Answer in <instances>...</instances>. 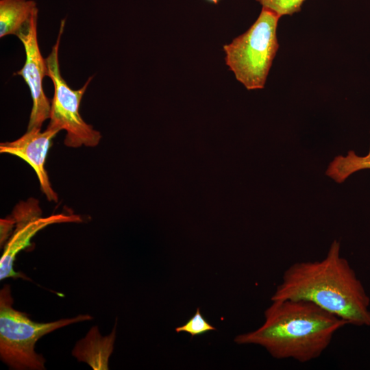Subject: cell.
<instances>
[{
    "label": "cell",
    "instance_id": "obj_1",
    "mask_svg": "<svg viewBox=\"0 0 370 370\" xmlns=\"http://www.w3.org/2000/svg\"><path fill=\"white\" fill-rule=\"evenodd\" d=\"M340 249V243L334 241L321 260L291 264L271 300L310 301L347 324L370 326V298Z\"/></svg>",
    "mask_w": 370,
    "mask_h": 370
},
{
    "label": "cell",
    "instance_id": "obj_2",
    "mask_svg": "<svg viewBox=\"0 0 370 370\" xmlns=\"http://www.w3.org/2000/svg\"><path fill=\"white\" fill-rule=\"evenodd\" d=\"M265 321L255 331L238 335V344L264 347L275 358L308 362L319 358L347 322L310 301L271 300Z\"/></svg>",
    "mask_w": 370,
    "mask_h": 370
},
{
    "label": "cell",
    "instance_id": "obj_3",
    "mask_svg": "<svg viewBox=\"0 0 370 370\" xmlns=\"http://www.w3.org/2000/svg\"><path fill=\"white\" fill-rule=\"evenodd\" d=\"M280 16L263 8L251 27L230 43L224 45L225 64L247 90L264 87L279 49L277 27Z\"/></svg>",
    "mask_w": 370,
    "mask_h": 370
},
{
    "label": "cell",
    "instance_id": "obj_4",
    "mask_svg": "<svg viewBox=\"0 0 370 370\" xmlns=\"http://www.w3.org/2000/svg\"><path fill=\"white\" fill-rule=\"evenodd\" d=\"M10 286L0 291V356L15 369H45V359L34 350L37 341L44 335L72 323L90 320L88 314L49 323L32 321L26 314L12 308Z\"/></svg>",
    "mask_w": 370,
    "mask_h": 370
},
{
    "label": "cell",
    "instance_id": "obj_5",
    "mask_svg": "<svg viewBox=\"0 0 370 370\" xmlns=\"http://www.w3.org/2000/svg\"><path fill=\"white\" fill-rule=\"evenodd\" d=\"M64 26L65 19H62L56 42L45 58L47 76L51 78L54 86L48 127L66 131L64 145L67 147H95L99 144L101 134L86 123L79 113L82 97L93 76L88 77L81 88L73 90L61 75L58 52Z\"/></svg>",
    "mask_w": 370,
    "mask_h": 370
},
{
    "label": "cell",
    "instance_id": "obj_6",
    "mask_svg": "<svg viewBox=\"0 0 370 370\" xmlns=\"http://www.w3.org/2000/svg\"><path fill=\"white\" fill-rule=\"evenodd\" d=\"M42 210L37 199L30 198L15 206L11 217L16 227L8 239L0 260V280L8 278L28 279L13 269L16 256L21 250L31 246L32 238L45 227L60 223H79L82 219L77 214H58L42 217ZM29 280V279H28Z\"/></svg>",
    "mask_w": 370,
    "mask_h": 370
},
{
    "label": "cell",
    "instance_id": "obj_7",
    "mask_svg": "<svg viewBox=\"0 0 370 370\" xmlns=\"http://www.w3.org/2000/svg\"><path fill=\"white\" fill-rule=\"evenodd\" d=\"M38 13L37 8L16 35L23 45L25 62L23 68L14 75L23 77L29 88L33 102L27 130L41 129L45 121L49 119L51 112V103L42 87L47 67L38 42Z\"/></svg>",
    "mask_w": 370,
    "mask_h": 370
},
{
    "label": "cell",
    "instance_id": "obj_8",
    "mask_svg": "<svg viewBox=\"0 0 370 370\" xmlns=\"http://www.w3.org/2000/svg\"><path fill=\"white\" fill-rule=\"evenodd\" d=\"M60 130L47 126L41 132L40 129L27 130L19 138L0 144V152L16 156L29 164L35 171L42 192L49 201L57 202L58 196L51 187L45 169L47 155L52 139Z\"/></svg>",
    "mask_w": 370,
    "mask_h": 370
},
{
    "label": "cell",
    "instance_id": "obj_9",
    "mask_svg": "<svg viewBox=\"0 0 370 370\" xmlns=\"http://www.w3.org/2000/svg\"><path fill=\"white\" fill-rule=\"evenodd\" d=\"M115 327L107 336H102L97 326L92 327L86 336L79 341L73 355L80 362H85L94 370L108 369V359L113 351Z\"/></svg>",
    "mask_w": 370,
    "mask_h": 370
},
{
    "label": "cell",
    "instance_id": "obj_10",
    "mask_svg": "<svg viewBox=\"0 0 370 370\" xmlns=\"http://www.w3.org/2000/svg\"><path fill=\"white\" fill-rule=\"evenodd\" d=\"M36 9L33 0H1L0 37L16 36Z\"/></svg>",
    "mask_w": 370,
    "mask_h": 370
},
{
    "label": "cell",
    "instance_id": "obj_11",
    "mask_svg": "<svg viewBox=\"0 0 370 370\" xmlns=\"http://www.w3.org/2000/svg\"><path fill=\"white\" fill-rule=\"evenodd\" d=\"M212 330H217V329L203 317L199 308H197L195 314L183 325L175 328L177 332H187L192 336L202 335Z\"/></svg>",
    "mask_w": 370,
    "mask_h": 370
},
{
    "label": "cell",
    "instance_id": "obj_12",
    "mask_svg": "<svg viewBox=\"0 0 370 370\" xmlns=\"http://www.w3.org/2000/svg\"><path fill=\"white\" fill-rule=\"evenodd\" d=\"M263 8H268L280 17L299 12L306 0H256Z\"/></svg>",
    "mask_w": 370,
    "mask_h": 370
},
{
    "label": "cell",
    "instance_id": "obj_13",
    "mask_svg": "<svg viewBox=\"0 0 370 370\" xmlns=\"http://www.w3.org/2000/svg\"><path fill=\"white\" fill-rule=\"evenodd\" d=\"M15 224L14 219L10 217L7 219H1V246L8 238Z\"/></svg>",
    "mask_w": 370,
    "mask_h": 370
},
{
    "label": "cell",
    "instance_id": "obj_14",
    "mask_svg": "<svg viewBox=\"0 0 370 370\" xmlns=\"http://www.w3.org/2000/svg\"><path fill=\"white\" fill-rule=\"evenodd\" d=\"M205 1L210 3H213L214 5H217L221 0H205Z\"/></svg>",
    "mask_w": 370,
    "mask_h": 370
}]
</instances>
